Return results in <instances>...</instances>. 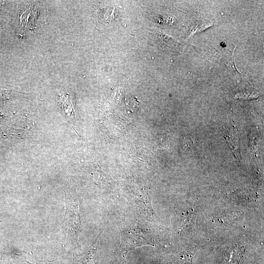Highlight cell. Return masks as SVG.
<instances>
[{
  "mask_svg": "<svg viewBox=\"0 0 264 264\" xmlns=\"http://www.w3.org/2000/svg\"><path fill=\"white\" fill-rule=\"evenodd\" d=\"M121 248L123 257L136 247L144 245H154L152 236L148 232L139 228H131L121 233Z\"/></svg>",
  "mask_w": 264,
  "mask_h": 264,
  "instance_id": "6da1fadb",
  "label": "cell"
},
{
  "mask_svg": "<svg viewBox=\"0 0 264 264\" xmlns=\"http://www.w3.org/2000/svg\"><path fill=\"white\" fill-rule=\"evenodd\" d=\"M66 209L63 224L65 229H66L68 235L70 233H77L78 224V215L77 207L73 202L66 197Z\"/></svg>",
  "mask_w": 264,
  "mask_h": 264,
  "instance_id": "7a4b0ae2",
  "label": "cell"
},
{
  "mask_svg": "<svg viewBox=\"0 0 264 264\" xmlns=\"http://www.w3.org/2000/svg\"><path fill=\"white\" fill-rule=\"evenodd\" d=\"M197 249L195 247H187L178 252L171 264H193V256Z\"/></svg>",
  "mask_w": 264,
  "mask_h": 264,
  "instance_id": "3957f363",
  "label": "cell"
},
{
  "mask_svg": "<svg viewBox=\"0 0 264 264\" xmlns=\"http://www.w3.org/2000/svg\"><path fill=\"white\" fill-rule=\"evenodd\" d=\"M60 102L61 103V108L65 112V115L68 118H72L75 116V113L73 107L72 103L68 95L60 96Z\"/></svg>",
  "mask_w": 264,
  "mask_h": 264,
  "instance_id": "277c9868",
  "label": "cell"
}]
</instances>
